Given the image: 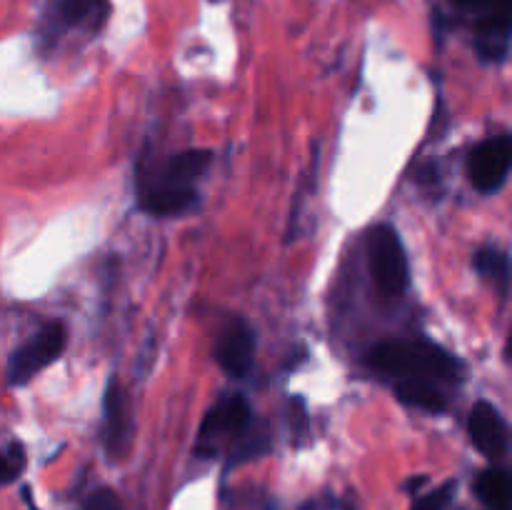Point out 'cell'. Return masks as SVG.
Segmentation results:
<instances>
[{"instance_id": "obj_7", "label": "cell", "mask_w": 512, "mask_h": 510, "mask_svg": "<svg viewBox=\"0 0 512 510\" xmlns=\"http://www.w3.org/2000/svg\"><path fill=\"white\" fill-rule=\"evenodd\" d=\"M253 353H255V335L245 320L235 318L225 325L220 333L218 343H215V360L220 368L233 378H243L253 368Z\"/></svg>"}, {"instance_id": "obj_1", "label": "cell", "mask_w": 512, "mask_h": 510, "mask_svg": "<svg viewBox=\"0 0 512 510\" xmlns=\"http://www.w3.org/2000/svg\"><path fill=\"white\" fill-rule=\"evenodd\" d=\"M368 360L373 368L388 375L463 380V363L428 340H385L370 350Z\"/></svg>"}, {"instance_id": "obj_13", "label": "cell", "mask_w": 512, "mask_h": 510, "mask_svg": "<svg viewBox=\"0 0 512 510\" xmlns=\"http://www.w3.org/2000/svg\"><path fill=\"white\" fill-rule=\"evenodd\" d=\"M478 495L485 505L495 510L508 508L510 500V475L503 468H488L478 478Z\"/></svg>"}, {"instance_id": "obj_19", "label": "cell", "mask_w": 512, "mask_h": 510, "mask_svg": "<svg viewBox=\"0 0 512 510\" xmlns=\"http://www.w3.org/2000/svg\"><path fill=\"white\" fill-rule=\"evenodd\" d=\"M300 510H315V503H305Z\"/></svg>"}, {"instance_id": "obj_8", "label": "cell", "mask_w": 512, "mask_h": 510, "mask_svg": "<svg viewBox=\"0 0 512 510\" xmlns=\"http://www.w3.org/2000/svg\"><path fill=\"white\" fill-rule=\"evenodd\" d=\"M198 200V190L193 185H175L148 175L140 180V205L153 215H178L190 210Z\"/></svg>"}, {"instance_id": "obj_3", "label": "cell", "mask_w": 512, "mask_h": 510, "mask_svg": "<svg viewBox=\"0 0 512 510\" xmlns=\"http://www.w3.org/2000/svg\"><path fill=\"white\" fill-rule=\"evenodd\" d=\"M68 343V330L63 323H48L35 333V338H30L28 343L20 345L8 360V383L10 385H23L28 383L33 375H38L40 370L48 368L50 363L60 358V353L65 350Z\"/></svg>"}, {"instance_id": "obj_17", "label": "cell", "mask_w": 512, "mask_h": 510, "mask_svg": "<svg viewBox=\"0 0 512 510\" xmlns=\"http://www.w3.org/2000/svg\"><path fill=\"white\" fill-rule=\"evenodd\" d=\"M83 510H123V503L110 488H98L88 495Z\"/></svg>"}, {"instance_id": "obj_6", "label": "cell", "mask_w": 512, "mask_h": 510, "mask_svg": "<svg viewBox=\"0 0 512 510\" xmlns=\"http://www.w3.org/2000/svg\"><path fill=\"white\" fill-rule=\"evenodd\" d=\"M512 163V143L508 135L488 138L473 148L468 158L470 183L480 193H495L505 185Z\"/></svg>"}, {"instance_id": "obj_16", "label": "cell", "mask_w": 512, "mask_h": 510, "mask_svg": "<svg viewBox=\"0 0 512 510\" xmlns=\"http://www.w3.org/2000/svg\"><path fill=\"white\" fill-rule=\"evenodd\" d=\"M453 493H455V483L440 485L438 490H433V493H428L425 498H420L413 510H445L450 505Z\"/></svg>"}, {"instance_id": "obj_11", "label": "cell", "mask_w": 512, "mask_h": 510, "mask_svg": "<svg viewBox=\"0 0 512 510\" xmlns=\"http://www.w3.org/2000/svg\"><path fill=\"white\" fill-rule=\"evenodd\" d=\"M213 163V153L210 150H183V153L173 155L168 160L160 173H155V178L165 180V183H175V185H193L195 180L205 173Z\"/></svg>"}, {"instance_id": "obj_14", "label": "cell", "mask_w": 512, "mask_h": 510, "mask_svg": "<svg viewBox=\"0 0 512 510\" xmlns=\"http://www.w3.org/2000/svg\"><path fill=\"white\" fill-rule=\"evenodd\" d=\"M475 268L480 275L500 285V293H508L510 285V258L500 248H483L475 255Z\"/></svg>"}, {"instance_id": "obj_18", "label": "cell", "mask_w": 512, "mask_h": 510, "mask_svg": "<svg viewBox=\"0 0 512 510\" xmlns=\"http://www.w3.org/2000/svg\"><path fill=\"white\" fill-rule=\"evenodd\" d=\"M93 8H95V0H63V3H60V15H63L65 23L75 25L80 23V20H83Z\"/></svg>"}, {"instance_id": "obj_2", "label": "cell", "mask_w": 512, "mask_h": 510, "mask_svg": "<svg viewBox=\"0 0 512 510\" xmlns=\"http://www.w3.org/2000/svg\"><path fill=\"white\" fill-rule=\"evenodd\" d=\"M370 270L385 295H403L410 283L408 258H405L403 240L393 225H375L368 235Z\"/></svg>"}, {"instance_id": "obj_10", "label": "cell", "mask_w": 512, "mask_h": 510, "mask_svg": "<svg viewBox=\"0 0 512 510\" xmlns=\"http://www.w3.org/2000/svg\"><path fill=\"white\" fill-rule=\"evenodd\" d=\"M103 413H105V445H108V453L120 455L125 448H128L130 420H128V410H125L123 388H120L118 378H110L108 388H105Z\"/></svg>"}, {"instance_id": "obj_4", "label": "cell", "mask_w": 512, "mask_h": 510, "mask_svg": "<svg viewBox=\"0 0 512 510\" xmlns=\"http://www.w3.org/2000/svg\"><path fill=\"white\" fill-rule=\"evenodd\" d=\"M465 10L478 15L480 58L500 63L510 50V5L512 0H458Z\"/></svg>"}, {"instance_id": "obj_9", "label": "cell", "mask_w": 512, "mask_h": 510, "mask_svg": "<svg viewBox=\"0 0 512 510\" xmlns=\"http://www.w3.org/2000/svg\"><path fill=\"white\" fill-rule=\"evenodd\" d=\"M468 430L475 448L488 458H500L508 450V425H505L503 415L498 413L495 405L480 400L470 413Z\"/></svg>"}, {"instance_id": "obj_12", "label": "cell", "mask_w": 512, "mask_h": 510, "mask_svg": "<svg viewBox=\"0 0 512 510\" xmlns=\"http://www.w3.org/2000/svg\"><path fill=\"white\" fill-rule=\"evenodd\" d=\"M395 393L403 403L413 405V408L428 410V413H445L448 410V400L445 395L430 383L428 378H405L395 385Z\"/></svg>"}, {"instance_id": "obj_5", "label": "cell", "mask_w": 512, "mask_h": 510, "mask_svg": "<svg viewBox=\"0 0 512 510\" xmlns=\"http://www.w3.org/2000/svg\"><path fill=\"white\" fill-rule=\"evenodd\" d=\"M250 423H253V410L243 395H228L218 400L200 428L198 453H213L215 445L223 438H240L248 433Z\"/></svg>"}, {"instance_id": "obj_15", "label": "cell", "mask_w": 512, "mask_h": 510, "mask_svg": "<svg viewBox=\"0 0 512 510\" xmlns=\"http://www.w3.org/2000/svg\"><path fill=\"white\" fill-rule=\"evenodd\" d=\"M25 468V450L23 445L13 443L5 453H0V488L8 485L10 480L18 478Z\"/></svg>"}]
</instances>
